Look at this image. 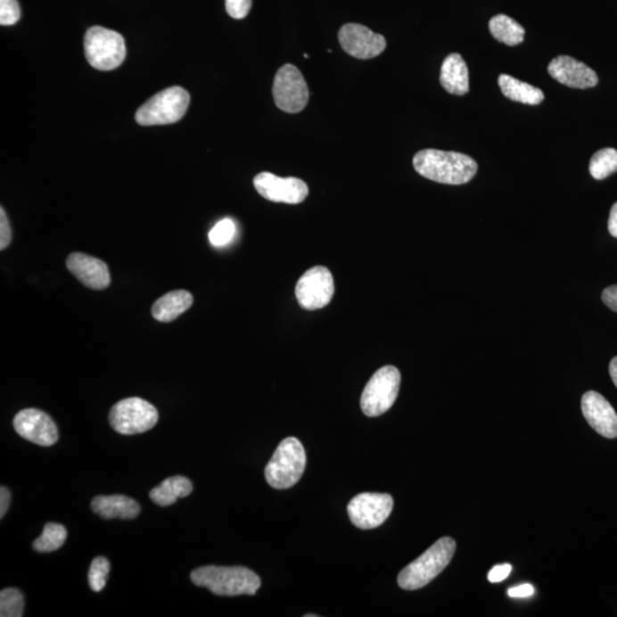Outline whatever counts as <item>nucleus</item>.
<instances>
[{
    "label": "nucleus",
    "mask_w": 617,
    "mask_h": 617,
    "mask_svg": "<svg viewBox=\"0 0 617 617\" xmlns=\"http://www.w3.org/2000/svg\"><path fill=\"white\" fill-rule=\"evenodd\" d=\"M602 299L603 302L606 304L611 310L617 312V285L605 288Z\"/></svg>",
    "instance_id": "473e14b6"
},
{
    "label": "nucleus",
    "mask_w": 617,
    "mask_h": 617,
    "mask_svg": "<svg viewBox=\"0 0 617 617\" xmlns=\"http://www.w3.org/2000/svg\"><path fill=\"white\" fill-rule=\"evenodd\" d=\"M235 233V226L233 220L230 218H225L217 225L214 228L210 230L209 234L210 242L212 243L214 246H225L233 241Z\"/></svg>",
    "instance_id": "cd10ccee"
},
{
    "label": "nucleus",
    "mask_w": 617,
    "mask_h": 617,
    "mask_svg": "<svg viewBox=\"0 0 617 617\" xmlns=\"http://www.w3.org/2000/svg\"><path fill=\"white\" fill-rule=\"evenodd\" d=\"M13 425L15 432L36 445H54L59 440L58 426L46 413L36 408H27L16 414Z\"/></svg>",
    "instance_id": "4468645a"
},
{
    "label": "nucleus",
    "mask_w": 617,
    "mask_h": 617,
    "mask_svg": "<svg viewBox=\"0 0 617 617\" xmlns=\"http://www.w3.org/2000/svg\"><path fill=\"white\" fill-rule=\"evenodd\" d=\"M582 413L588 424L603 437H617V414L606 398L596 391H588L582 397Z\"/></svg>",
    "instance_id": "2eb2a0df"
},
{
    "label": "nucleus",
    "mask_w": 617,
    "mask_h": 617,
    "mask_svg": "<svg viewBox=\"0 0 617 617\" xmlns=\"http://www.w3.org/2000/svg\"><path fill=\"white\" fill-rule=\"evenodd\" d=\"M401 375L395 366H384L372 376L361 395L360 406L365 415H383L392 407L399 393Z\"/></svg>",
    "instance_id": "0eeeda50"
},
{
    "label": "nucleus",
    "mask_w": 617,
    "mask_h": 617,
    "mask_svg": "<svg viewBox=\"0 0 617 617\" xmlns=\"http://www.w3.org/2000/svg\"><path fill=\"white\" fill-rule=\"evenodd\" d=\"M12 242V229L10 221L4 209L0 210V250L7 249Z\"/></svg>",
    "instance_id": "7c9ffc66"
},
{
    "label": "nucleus",
    "mask_w": 617,
    "mask_h": 617,
    "mask_svg": "<svg viewBox=\"0 0 617 617\" xmlns=\"http://www.w3.org/2000/svg\"><path fill=\"white\" fill-rule=\"evenodd\" d=\"M85 56L93 68L111 71L124 62L126 45L123 36L103 27H92L85 35Z\"/></svg>",
    "instance_id": "423d86ee"
},
{
    "label": "nucleus",
    "mask_w": 617,
    "mask_h": 617,
    "mask_svg": "<svg viewBox=\"0 0 617 617\" xmlns=\"http://www.w3.org/2000/svg\"><path fill=\"white\" fill-rule=\"evenodd\" d=\"M21 19V8L18 0H0V24L13 26Z\"/></svg>",
    "instance_id": "c85d7f7f"
},
{
    "label": "nucleus",
    "mask_w": 617,
    "mask_h": 617,
    "mask_svg": "<svg viewBox=\"0 0 617 617\" xmlns=\"http://www.w3.org/2000/svg\"><path fill=\"white\" fill-rule=\"evenodd\" d=\"M193 295L188 291L178 290L169 292L154 302L152 314L154 319L161 323L173 322L178 316L185 314L192 308Z\"/></svg>",
    "instance_id": "aec40b11"
},
{
    "label": "nucleus",
    "mask_w": 617,
    "mask_h": 617,
    "mask_svg": "<svg viewBox=\"0 0 617 617\" xmlns=\"http://www.w3.org/2000/svg\"><path fill=\"white\" fill-rule=\"evenodd\" d=\"M317 616H318V615H316V614H307L306 615V617H317Z\"/></svg>",
    "instance_id": "4c0bfd02"
},
{
    "label": "nucleus",
    "mask_w": 617,
    "mask_h": 617,
    "mask_svg": "<svg viewBox=\"0 0 617 617\" xmlns=\"http://www.w3.org/2000/svg\"><path fill=\"white\" fill-rule=\"evenodd\" d=\"M511 571H513V567H511L509 564L495 566L493 570L489 572V580L492 583L502 582L503 580H506L507 576H509Z\"/></svg>",
    "instance_id": "2f4dec72"
},
{
    "label": "nucleus",
    "mask_w": 617,
    "mask_h": 617,
    "mask_svg": "<svg viewBox=\"0 0 617 617\" xmlns=\"http://www.w3.org/2000/svg\"><path fill=\"white\" fill-rule=\"evenodd\" d=\"M24 610L22 592L14 588H4L0 592V616L21 617Z\"/></svg>",
    "instance_id": "a878e982"
},
{
    "label": "nucleus",
    "mask_w": 617,
    "mask_h": 617,
    "mask_svg": "<svg viewBox=\"0 0 617 617\" xmlns=\"http://www.w3.org/2000/svg\"><path fill=\"white\" fill-rule=\"evenodd\" d=\"M489 31L498 42L509 46L522 44L525 37V29L521 24L505 14H498L490 20Z\"/></svg>",
    "instance_id": "5701e85b"
},
{
    "label": "nucleus",
    "mask_w": 617,
    "mask_h": 617,
    "mask_svg": "<svg viewBox=\"0 0 617 617\" xmlns=\"http://www.w3.org/2000/svg\"><path fill=\"white\" fill-rule=\"evenodd\" d=\"M158 417L153 405L136 397L118 401L109 413L112 429L125 436L149 432L157 424Z\"/></svg>",
    "instance_id": "6e6552de"
},
{
    "label": "nucleus",
    "mask_w": 617,
    "mask_h": 617,
    "mask_svg": "<svg viewBox=\"0 0 617 617\" xmlns=\"http://www.w3.org/2000/svg\"><path fill=\"white\" fill-rule=\"evenodd\" d=\"M67 537L66 527L60 523L48 522L44 527L43 534L36 539L32 547L37 552L48 554V552L59 550L66 542Z\"/></svg>",
    "instance_id": "b1692460"
},
{
    "label": "nucleus",
    "mask_w": 617,
    "mask_h": 617,
    "mask_svg": "<svg viewBox=\"0 0 617 617\" xmlns=\"http://www.w3.org/2000/svg\"><path fill=\"white\" fill-rule=\"evenodd\" d=\"M440 84L449 95L461 96L469 92L468 67L457 53L448 55L442 62Z\"/></svg>",
    "instance_id": "6ab92c4d"
},
{
    "label": "nucleus",
    "mask_w": 617,
    "mask_h": 617,
    "mask_svg": "<svg viewBox=\"0 0 617 617\" xmlns=\"http://www.w3.org/2000/svg\"><path fill=\"white\" fill-rule=\"evenodd\" d=\"M610 374H611L613 383H614V384L616 385V388H617V357H615V358L611 361Z\"/></svg>",
    "instance_id": "e433bc0d"
},
{
    "label": "nucleus",
    "mask_w": 617,
    "mask_h": 617,
    "mask_svg": "<svg viewBox=\"0 0 617 617\" xmlns=\"http://www.w3.org/2000/svg\"><path fill=\"white\" fill-rule=\"evenodd\" d=\"M193 489V482L188 478L174 476L165 479L149 495L157 506H169L174 505L178 498L189 497Z\"/></svg>",
    "instance_id": "412c9836"
},
{
    "label": "nucleus",
    "mask_w": 617,
    "mask_h": 617,
    "mask_svg": "<svg viewBox=\"0 0 617 617\" xmlns=\"http://www.w3.org/2000/svg\"><path fill=\"white\" fill-rule=\"evenodd\" d=\"M339 42L343 51L359 60L374 59L383 54L387 40L367 27L358 23H348L339 31Z\"/></svg>",
    "instance_id": "ddd939ff"
},
{
    "label": "nucleus",
    "mask_w": 617,
    "mask_h": 617,
    "mask_svg": "<svg viewBox=\"0 0 617 617\" xmlns=\"http://www.w3.org/2000/svg\"><path fill=\"white\" fill-rule=\"evenodd\" d=\"M498 86L503 95L511 101L529 105H538L544 100V93L538 87L523 83L509 75L498 77Z\"/></svg>",
    "instance_id": "4be33fe9"
},
{
    "label": "nucleus",
    "mask_w": 617,
    "mask_h": 617,
    "mask_svg": "<svg viewBox=\"0 0 617 617\" xmlns=\"http://www.w3.org/2000/svg\"><path fill=\"white\" fill-rule=\"evenodd\" d=\"M608 230L613 237L617 238V202L613 205L610 214V220H608Z\"/></svg>",
    "instance_id": "c9c22d12"
},
{
    "label": "nucleus",
    "mask_w": 617,
    "mask_h": 617,
    "mask_svg": "<svg viewBox=\"0 0 617 617\" xmlns=\"http://www.w3.org/2000/svg\"><path fill=\"white\" fill-rule=\"evenodd\" d=\"M588 170L596 180H604L617 172L616 150L606 148L596 152L591 158Z\"/></svg>",
    "instance_id": "393cba45"
},
{
    "label": "nucleus",
    "mask_w": 617,
    "mask_h": 617,
    "mask_svg": "<svg viewBox=\"0 0 617 617\" xmlns=\"http://www.w3.org/2000/svg\"><path fill=\"white\" fill-rule=\"evenodd\" d=\"M11 503V492L6 487L0 489V518L6 514Z\"/></svg>",
    "instance_id": "f704fd0d"
},
{
    "label": "nucleus",
    "mask_w": 617,
    "mask_h": 617,
    "mask_svg": "<svg viewBox=\"0 0 617 617\" xmlns=\"http://www.w3.org/2000/svg\"><path fill=\"white\" fill-rule=\"evenodd\" d=\"M67 267L84 286L91 290H105L111 285L108 266L99 259L84 253H72L67 259Z\"/></svg>",
    "instance_id": "f3484780"
},
{
    "label": "nucleus",
    "mask_w": 617,
    "mask_h": 617,
    "mask_svg": "<svg viewBox=\"0 0 617 617\" xmlns=\"http://www.w3.org/2000/svg\"><path fill=\"white\" fill-rule=\"evenodd\" d=\"M91 507L103 519H134L141 513L139 503L125 495H101L93 498Z\"/></svg>",
    "instance_id": "a211bd4d"
},
{
    "label": "nucleus",
    "mask_w": 617,
    "mask_h": 617,
    "mask_svg": "<svg viewBox=\"0 0 617 617\" xmlns=\"http://www.w3.org/2000/svg\"><path fill=\"white\" fill-rule=\"evenodd\" d=\"M189 104L190 95L185 88H166L141 105L136 120L141 126L174 124L184 118Z\"/></svg>",
    "instance_id": "39448f33"
},
{
    "label": "nucleus",
    "mask_w": 617,
    "mask_h": 617,
    "mask_svg": "<svg viewBox=\"0 0 617 617\" xmlns=\"http://www.w3.org/2000/svg\"><path fill=\"white\" fill-rule=\"evenodd\" d=\"M533 594L534 588L531 584H522V586L514 587L509 590V596L513 598H526V596H531Z\"/></svg>",
    "instance_id": "72a5a7b5"
},
{
    "label": "nucleus",
    "mask_w": 617,
    "mask_h": 617,
    "mask_svg": "<svg viewBox=\"0 0 617 617\" xmlns=\"http://www.w3.org/2000/svg\"><path fill=\"white\" fill-rule=\"evenodd\" d=\"M111 564L104 557H96L93 560L88 572V583L93 591L101 592L107 584Z\"/></svg>",
    "instance_id": "bb28decb"
},
{
    "label": "nucleus",
    "mask_w": 617,
    "mask_h": 617,
    "mask_svg": "<svg viewBox=\"0 0 617 617\" xmlns=\"http://www.w3.org/2000/svg\"><path fill=\"white\" fill-rule=\"evenodd\" d=\"M413 165L420 176L450 185L468 184L478 170L477 162L466 154L436 149L421 150L414 156Z\"/></svg>",
    "instance_id": "f257e3e1"
},
{
    "label": "nucleus",
    "mask_w": 617,
    "mask_h": 617,
    "mask_svg": "<svg viewBox=\"0 0 617 617\" xmlns=\"http://www.w3.org/2000/svg\"><path fill=\"white\" fill-rule=\"evenodd\" d=\"M272 95L280 111L288 113L302 111L308 103V88L302 72L293 64H285L275 77Z\"/></svg>",
    "instance_id": "1a4fd4ad"
},
{
    "label": "nucleus",
    "mask_w": 617,
    "mask_h": 617,
    "mask_svg": "<svg viewBox=\"0 0 617 617\" xmlns=\"http://www.w3.org/2000/svg\"><path fill=\"white\" fill-rule=\"evenodd\" d=\"M334 291L331 271L325 267H315L299 279L295 295L300 306L306 310H318L331 302Z\"/></svg>",
    "instance_id": "9d476101"
},
{
    "label": "nucleus",
    "mask_w": 617,
    "mask_h": 617,
    "mask_svg": "<svg viewBox=\"0 0 617 617\" xmlns=\"http://www.w3.org/2000/svg\"><path fill=\"white\" fill-rule=\"evenodd\" d=\"M306 465L307 456L302 442L288 437L280 442L266 466L267 484L276 489H291L303 476Z\"/></svg>",
    "instance_id": "20e7f679"
},
{
    "label": "nucleus",
    "mask_w": 617,
    "mask_h": 617,
    "mask_svg": "<svg viewBox=\"0 0 617 617\" xmlns=\"http://www.w3.org/2000/svg\"><path fill=\"white\" fill-rule=\"evenodd\" d=\"M194 586L209 588L212 594L223 596H254L261 587V579L243 566H204L190 575Z\"/></svg>",
    "instance_id": "f03ea898"
},
{
    "label": "nucleus",
    "mask_w": 617,
    "mask_h": 617,
    "mask_svg": "<svg viewBox=\"0 0 617 617\" xmlns=\"http://www.w3.org/2000/svg\"><path fill=\"white\" fill-rule=\"evenodd\" d=\"M393 509L391 495L361 493L348 505L350 521L360 530H373L387 521Z\"/></svg>",
    "instance_id": "9b49d317"
},
{
    "label": "nucleus",
    "mask_w": 617,
    "mask_h": 617,
    "mask_svg": "<svg viewBox=\"0 0 617 617\" xmlns=\"http://www.w3.org/2000/svg\"><path fill=\"white\" fill-rule=\"evenodd\" d=\"M226 8L231 18L242 20L250 13L251 0H226Z\"/></svg>",
    "instance_id": "c756f323"
},
{
    "label": "nucleus",
    "mask_w": 617,
    "mask_h": 617,
    "mask_svg": "<svg viewBox=\"0 0 617 617\" xmlns=\"http://www.w3.org/2000/svg\"><path fill=\"white\" fill-rule=\"evenodd\" d=\"M253 184L263 198L274 202L301 204L308 194L306 182L298 177H279L269 172H262L254 177Z\"/></svg>",
    "instance_id": "f8f14e48"
},
{
    "label": "nucleus",
    "mask_w": 617,
    "mask_h": 617,
    "mask_svg": "<svg viewBox=\"0 0 617 617\" xmlns=\"http://www.w3.org/2000/svg\"><path fill=\"white\" fill-rule=\"evenodd\" d=\"M456 550L457 543L452 538L438 539L424 555L400 572L398 584L408 591L425 587L448 566Z\"/></svg>",
    "instance_id": "7ed1b4c3"
},
{
    "label": "nucleus",
    "mask_w": 617,
    "mask_h": 617,
    "mask_svg": "<svg viewBox=\"0 0 617 617\" xmlns=\"http://www.w3.org/2000/svg\"><path fill=\"white\" fill-rule=\"evenodd\" d=\"M547 71L552 78L571 88L586 89L598 84L596 72L571 56L560 55L552 60Z\"/></svg>",
    "instance_id": "dca6fc26"
}]
</instances>
